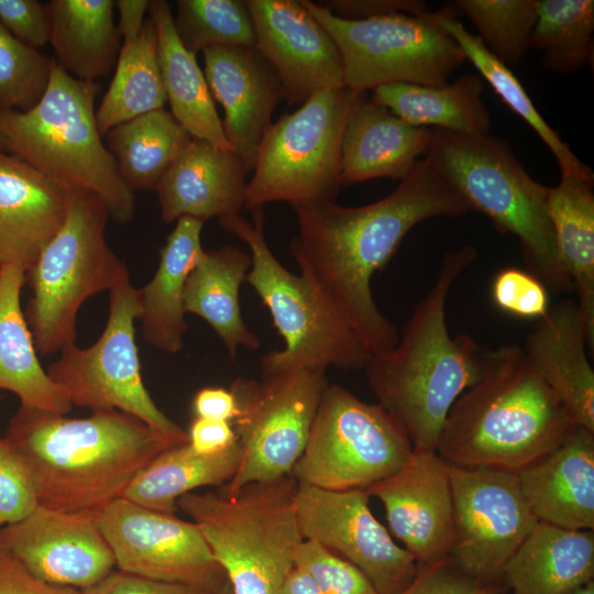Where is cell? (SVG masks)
Wrapping results in <instances>:
<instances>
[{"instance_id":"obj_42","label":"cell","mask_w":594,"mask_h":594,"mask_svg":"<svg viewBox=\"0 0 594 594\" xmlns=\"http://www.w3.org/2000/svg\"><path fill=\"white\" fill-rule=\"evenodd\" d=\"M53 63L0 23V111L26 112L35 107L48 87Z\"/></svg>"},{"instance_id":"obj_15","label":"cell","mask_w":594,"mask_h":594,"mask_svg":"<svg viewBox=\"0 0 594 594\" xmlns=\"http://www.w3.org/2000/svg\"><path fill=\"white\" fill-rule=\"evenodd\" d=\"M453 502L450 557L471 578L498 584L507 560L539 521L515 472L448 463Z\"/></svg>"},{"instance_id":"obj_48","label":"cell","mask_w":594,"mask_h":594,"mask_svg":"<svg viewBox=\"0 0 594 594\" xmlns=\"http://www.w3.org/2000/svg\"><path fill=\"white\" fill-rule=\"evenodd\" d=\"M202 586L147 579L120 570L112 571L82 594H213Z\"/></svg>"},{"instance_id":"obj_9","label":"cell","mask_w":594,"mask_h":594,"mask_svg":"<svg viewBox=\"0 0 594 594\" xmlns=\"http://www.w3.org/2000/svg\"><path fill=\"white\" fill-rule=\"evenodd\" d=\"M219 224L243 241L252 265L245 280L267 307L285 341L280 350L261 358L262 376L300 369H364L371 353L355 333L320 301L300 276L275 257L264 233L263 209L253 219L238 215L218 219Z\"/></svg>"},{"instance_id":"obj_19","label":"cell","mask_w":594,"mask_h":594,"mask_svg":"<svg viewBox=\"0 0 594 594\" xmlns=\"http://www.w3.org/2000/svg\"><path fill=\"white\" fill-rule=\"evenodd\" d=\"M255 47L276 70L290 105L344 86L343 63L326 29L301 0H244Z\"/></svg>"},{"instance_id":"obj_3","label":"cell","mask_w":594,"mask_h":594,"mask_svg":"<svg viewBox=\"0 0 594 594\" xmlns=\"http://www.w3.org/2000/svg\"><path fill=\"white\" fill-rule=\"evenodd\" d=\"M476 254L469 244L444 255L395 346L371 354L364 367L378 404L402 426L414 449L436 451L451 406L481 373L477 342L468 333L451 337L446 321L449 293Z\"/></svg>"},{"instance_id":"obj_2","label":"cell","mask_w":594,"mask_h":594,"mask_svg":"<svg viewBox=\"0 0 594 594\" xmlns=\"http://www.w3.org/2000/svg\"><path fill=\"white\" fill-rule=\"evenodd\" d=\"M6 438L26 461L38 505L98 514L163 451L188 442L120 411L69 418L20 406Z\"/></svg>"},{"instance_id":"obj_5","label":"cell","mask_w":594,"mask_h":594,"mask_svg":"<svg viewBox=\"0 0 594 594\" xmlns=\"http://www.w3.org/2000/svg\"><path fill=\"white\" fill-rule=\"evenodd\" d=\"M98 85L68 74L54 59L48 87L26 112L0 111L6 151L66 189L96 195L109 217L128 223L135 197L101 140L95 111Z\"/></svg>"},{"instance_id":"obj_58","label":"cell","mask_w":594,"mask_h":594,"mask_svg":"<svg viewBox=\"0 0 594 594\" xmlns=\"http://www.w3.org/2000/svg\"><path fill=\"white\" fill-rule=\"evenodd\" d=\"M501 594H512V593H503V592H502Z\"/></svg>"},{"instance_id":"obj_49","label":"cell","mask_w":594,"mask_h":594,"mask_svg":"<svg viewBox=\"0 0 594 594\" xmlns=\"http://www.w3.org/2000/svg\"><path fill=\"white\" fill-rule=\"evenodd\" d=\"M0 594H82V591L37 579L0 546Z\"/></svg>"},{"instance_id":"obj_33","label":"cell","mask_w":594,"mask_h":594,"mask_svg":"<svg viewBox=\"0 0 594 594\" xmlns=\"http://www.w3.org/2000/svg\"><path fill=\"white\" fill-rule=\"evenodd\" d=\"M594 176L561 175L548 212L561 263L578 293L587 346L594 348Z\"/></svg>"},{"instance_id":"obj_11","label":"cell","mask_w":594,"mask_h":594,"mask_svg":"<svg viewBox=\"0 0 594 594\" xmlns=\"http://www.w3.org/2000/svg\"><path fill=\"white\" fill-rule=\"evenodd\" d=\"M301 2L334 41L343 63L344 86L355 92L395 82L444 85L465 61L460 46L440 25L443 8L419 15L348 20L322 4Z\"/></svg>"},{"instance_id":"obj_18","label":"cell","mask_w":594,"mask_h":594,"mask_svg":"<svg viewBox=\"0 0 594 594\" xmlns=\"http://www.w3.org/2000/svg\"><path fill=\"white\" fill-rule=\"evenodd\" d=\"M0 546L37 579L89 588L116 568L114 556L91 512L38 505L24 519L0 528Z\"/></svg>"},{"instance_id":"obj_57","label":"cell","mask_w":594,"mask_h":594,"mask_svg":"<svg viewBox=\"0 0 594 594\" xmlns=\"http://www.w3.org/2000/svg\"><path fill=\"white\" fill-rule=\"evenodd\" d=\"M6 150V145H4V142L0 135V151H4Z\"/></svg>"},{"instance_id":"obj_54","label":"cell","mask_w":594,"mask_h":594,"mask_svg":"<svg viewBox=\"0 0 594 594\" xmlns=\"http://www.w3.org/2000/svg\"><path fill=\"white\" fill-rule=\"evenodd\" d=\"M278 594H322L312 579L302 570L294 566Z\"/></svg>"},{"instance_id":"obj_10","label":"cell","mask_w":594,"mask_h":594,"mask_svg":"<svg viewBox=\"0 0 594 594\" xmlns=\"http://www.w3.org/2000/svg\"><path fill=\"white\" fill-rule=\"evenodd\" d=\"M364 95L346 87L322 90L272 123L256 153L244 208L278 201L292 207L334 201L342 186L345 122Z\"/></svg>"},{"instance_id":"obj_43","label":"cell","mask_w":594,"mask_h":594,"mask_svg":"<svg viewBox=\"0 0 594 594\" xmlns=\"http://www.w3.org/2000/svg\"><path fill=\"white\" fill-rule=\"evenodd\" d=\"M294 564L312 579L322 594H377L356 566L315 541L302 540Z\"/></svg>"},{"instance_id":"obj_56","label":"cell","mask_w":594,"mask_h":594,"mask_svg":"<svg viewBox=\"0 0 594 594\" xmlns=\"http://www.w3.org/2000/svg\"><path fill=\"white\" fill-rule=\"evenodd\" d=\"M571 594H594V582L593 581L590 582L585 586L576 590L575 592H573Z\"/></svg>"},{"instance_id":"obj_27","label":"cell","mask_w":594,"mask_h":594,"mask_svg":"<svg viewBox=\"0 0 594 594\" xmlns=\"http://www.w3.org/2000/svg\"><path fill=\"white\" fill-rule=\"evenodd\" d=\"M594 532L538 521L503 569L512 594H571L593 581Z\"/></svg>"},{"instance_id":"obj_8","label":"cell","mask_w":594,"mask_h":594,"mask_svg":"<svg viewBox=\"0 0 594 594\" xmlns=\"http://www.w3.org/2000/svg\"><path fill=\"white\" fill-rule=\"evenodd\" d=\"M107 208L94 194L68 189L62 228L25 272L32 295L25 318L42 355L76 343L84 302L110 290L128 270L106 240Z\"/></svg>"},{"instance_id":"obj_36","label":"cell","mask_w":594,"mask_h":594,"mask_svg":"<svg viewBox=\"0 0 594 594\" xmlns=\"http://www.w3.org/2000/svg\"><path fill=\"white\" fill-rule=\"evenodd\" d=\"M106 139L120 176L133 191L154 189L193 138L163 108L112 128Z\"/></svg>"},{"instance_id":"obj_53","label":"cell","mask_w":594,"mask_h":594,"mask_svg":"<svg viewBox=\"0 0 594 594\" xmlns=\"http://www.w3.org/2000/svg\"><path fill=\"white\" fill-rule=\"evenodd\" d=\"M148 0H119L116 7L119 11L118 30L123 42L135 38L145 22L148 12Z\"/></svg>"},{"instance_id":"obj_30","label":"cell","mask_w":594,"mask_h":594,"mask_svg":"<svg viewBox=\"0 0 594 594\" xmlns=\"http://www.w3.org/2000/svg\"><path fill=\"white\" fill-rule=\"evenodd\" d=\"M148 14L157 33L158 63L172 116L191 138L234 152L196 55L177 36L168 2L150 1Z\"/></svg>"},{"instance_id":"obj_31","label":"cell","mask_w":594,"mask_h":594,"mask_svg":"<svg viewBox=\"0 0 594 594\" xmlns=\"http://www.w3.org/2000/svg\"><path fill=\"white\" fill-rule=\"evenodd\" d=\"M251 265L250 252L234 245L204 250L185 286V312L210 324L230 359L240 346L253 351L260 346L258 337L242 318L239 302L240 286Z\"/></svg>"},{"instance_id":"obj_51","label":"cell","mask_w":594,"mask_h":594,"mask_svg":"<svg viewBox=\"0 0 594 594\" xmlns=\"http://www.w3.org/2000/svg\"><path fill=\"white\" fill-rule=\"evenodd\" d=\"M188 444L200 454H215L228 450L238 442L229 421L194 418L187 431Z\"/></svg>"},{"instance_id":"obj_20","label":"cell","mask_w":594,"mask_h":594,"mask_svg":"<svg viewBox=\"0 0 594 594\" xmlns=\"http://www.w3.org/2000/svg\"><path fill=\"white\" fill-rule=\"evenodd\" d=\"M365 491L382 503L392 534L418 565L450 554L451 482L448 463L435 450L414 449L402 468Z\"/></svg>"},{"instance_id":"obj_55","label":"cell","mask_w":594,"mask_h":594,"mask_svg":"<svg viewBox=\"0 0 594 594\" xmlns=\"http://www.w3.org/2000/svg\"><path fill=\"white\" fill-rule=\"evenodd\" d=\"M213 594H233L232 588L228 580H226L221 585H219Z\"/></svg>"},{"instance_id":"obj_37","label":"cell","mask_w":594,"mask_h":594,"mask_svg":"<svg viewBox=\"0 0 594 594\" xmlns=\"http://www.w3.org/2000/svg\"><path fill=\"white\" fill-rule=\"evenodd\" d=\"M167 101L157 53V33L150 16L140 34L122 43L111 84L96 111L101 135Z\"/></svg>"},{"instance_id":"obj_24","label":"cell","mask_w":594,"mask_h":594,"mask_svg":"<svg viewBox=\"0 0 594 594\" xmlns=\"http://www.w3.org/2000/svg\"><path fill=\"white\" fill-rule=\"evenodd\" d=\"M68 189L0 151V265L26 270L62 228Z\"/></svg>"},{"instance_id":"obj_35","label":"cell","mask_w":594,"mask_h":594,"mask_svg":"<svg viewBox=\"0 0 594 594\" xmlns=\"http://www.w3.org/2000/svg\"><path fill=\"white\" fill-rule=\"evenodd\" d=\"M241 459L237 442L226 451L200 454L188 442L158 454L130 484L123 494L148 509L175 514L177 501L202 486H222L235 474Z\"/></svg>"},{"instance_id":"obj_14","label":"cell","mask_w":594,"mask_h":594,"mask_svg":"<svg viewBox=\"0 0 594 594\" xmlns=\"http://www.w3.org/2000/svg\"><path fill=\"white\" fill-rule=\"evenodd\" d=\"M326 370L300 369L231 383L239 415L231 422L241 450L233 477L221 490L290 475L301 457L321 396Z\"/></svg>"},{"instance_id":"obj_28","label":"cell","mask_w":594,"mask_h":594,"mask_svg":"<svg viewBox=\"0 0 594 594\" xmlns=\"http://www.w3.org/2000/svg\"><path fill=\"white\" fill-rule=\"evenodd\" d=\"M202 220L182 217L160 251V263L151 280L140 288L143 339L152 346L177 353L188 329L184 292L187 278L197 265L201 245Z\"/></svg>"},{"instance_id":"obj_47","label":"cell","mask_w":594,"mask_h":594,"mask_svg":"<svg viewBox=\"0 0 594 594\" xmlns=\"http://www.w3.org/2000/svg\"><path fill=\"white\" fill-rule=\"evenodd\" d=\"M0 23L18 40L38 50L50 42L46 3L37 0H0Z\"/></svg>"},{"instance_id":"obj_29","label":"cell","mask_w":594,"mask_h":594,"mask_svg":"<svg viewBox=\"0 0 594 594\" xmlns=\"http://www.w3.org/2000/svg\"><path fill=\"white\" fill-rule=\"evenodd\" d=\"M24 284L23 268L0 265V389L16 395L23 407L67 415L73 406L41 365L21 308Z\"/></svg>"},{"instance_id":"obj_50","label":"cell","mask_w":594,"mask_h":594,"mask_svg":"<svg viewBox=\"0 0 594 594\" xmlns=\"http://www.w3.org/2000/svg\"><path fill=\"white\" fill-rule=\"evenodd\" d=\"M334 15L348 20L403 13L419 15L427 12L426 3L417 0H334L323 2Z\"/></svg>"},{"instance_id":"obj_41","label":"cell","mask_w":594,"mask_h":594,"mask_svg":"<svg viewBox=\"0 0 594 594\" xmlns=\"http://www.w3.org/2000/svg\"><path fill=\"white\" fill-rule=\"evenodd\" d=\"M539 0H459L457 8L477 31L484 46L506 66L531 48Z\"/></svg>"},{"instance_id":"obj_44","label":"cell","mask_w":594,"mask_h":594,"mask_svg":"<svg viewBox=\"0 0 594 594\" xmlns=\"http://www.w3.org/2000/svg\"><path fill=\"white\" fill-rule=\"evenodd\" d=\"M37 506L26 461L6 437L0 438V528L24 519Z\"/></svg>"},{"instance_id":"obj_7","label":"cell","mask_w":594,"mask_h":594,"mask_svg":"<svg viewBox=\"0 0 594 594\" xmlns=\"http://www.w3.org/2000/svg\"><path fill=\"white\" fill-rule=\"evenodd\" d=\"M290 475L229 494L190 492L177 501L196 524L233 594H278L294 569L300 534Z\"/></svg>"},{"instance_id":"obj_25","label":"cell","mask_w":594,"mask_h":594,"mask_svg":"<svg viewBox=\"0 0 594 594\" xmlns=\"http://www.w3.org/2000/svg\"><path fill=\"white\" fill-rule=\"evenodd\" d=\"M586 346V329L578 304L563 300L540 318L522 350L574 424L594 432V372Z\"/></svg>"},{"instance_id":"obj_40","label":"cell","mask_w":594,"mask_h":594,"mask_svg":"<svg viewBox=\"0 0 594 594\" xmlns=\"http://www.w3.org/2000/svg\"><path fill=\"white\" fill-rule=\"evenodd\" d=\"M174 26L184 47L197 55L215 46H255L249 10L241 0H178Z\"/></svg>"},{"instance_id":"obj_26","label":"cell","mask_w":594,"mask_h":594,"mask_svg":"<svg viewBox=\"0 0 594 594\" xmlns=\"http://www.w3.org/2000/svg\"><path fill=\"white\" fill-rule=\"evenodd\" d=\"M431 132L407 123L364 95L351 109L343 131L342 186L380 177L403 180L426 154Z\"/></svg>"},{"instance_id":"obj_1","label":"cell","mask_w":594,"mask_h":594,"mask_svg":"<svg viewBox=\"0 0 594 594\" xmlns=\"http://www.w3.org/2000/svg\"><path fill=\"white\" fill-rule=\"evenodd\" d=\"M293 209L298 232L289 250L300 276L371 354L392 349L399 339L396 326L373 299V275L419 222L470 211L461 194L426 157L375 202L344 207L326 201Z\"/></svg>"},{"instance_id":"obj_39","label":"cell","mask_w":594,"mask_h":594,"mask_svg":"<svg viewBox=\"0 0 594 594\" xmlns=\"http://www.w3.org/2000/svg\"><path fill=\"white\" fill-rule=\"evenodd\" d=\"M594 1L541 0L531 48L542 53L543 67L575 73L593 59Z\"/></svg>"},{"instance_id":"obj_6","label":"cell","mask_w":594,"mask_h":594,"mask_svg":"<svg viewBox=\"0 0 594 594\" xmlns=\"http://www.w3.org/2000/svg\"><path fill=\"white\" fill-rule=\"evenodd\" d=\"M470 207L519 240L528 272L547 288L570 290L548 212L549 187L536 182L510 147L490 133L432 129L426 152Z\"/></svg>"},{"instance_id":"obj_22","label":"cell","mask_w":594,"mask_h":594,"mask_svg":"<svg viewBox=\"0 0 594 594\" xmlns=\"http://www.w3.org/2000/svg\"><path fill=\"white\" fill-rule=\"evenodd\" d=\"M515 474L539 521L594 529V432L574 426L556 447Z\"/></svg>"},{"instance_id":"obj_17","label":"cell","mask_w":594,"mask_h":594,"mask_svg":"<svg viewBox=\"0 0 594 594\" xmlns=\"http://www.w3.org/2000/svg\"><path fill=\"white\" fill-rule=\"evenodd\" d=\"M97 519L120 571L210 590L227 580L193 521L123 497L100 510Z\"/></svg>"},{"instance_id":"obj_52","label":"cell","mask_w":594,"mask_h":594,"mask_svg":"<svg viewBox=\"0 0 594 594\" xmlns=\"http://www.w3.org/2000/svg\"><path fill=\"white\" fill-rule=\"evenodd\" d=\"M195 418L222 420L232 422L239 415V406L234 394L223 387H204L199 389L191 403Z\"/></svg>"},{"instance_id":"obj_4","label":"cell","mask_w":594,"mask_h":594,"mask_svg":"<svg viewBox=\"0 0 594 594\" xmlns=\"http://www.w3.org/2000/svg\"><path fill=\"white\" fill-rule=\"evenodd\" d=\"M576 426L518 345L483 352L479 378L451 406L436 452L447 463L517 472Z\"/></svg>"},{"instance_id":"obj_23","label":"cell","mask_w":594,"mask_h":594,"mask_svg":"<svg viewBox=\"0 0 594 594\" xmlns=\"http://www.w3.org/2000/svg\"><path fill=\"white\" fill-rule=\"evenodd\" d=\"M248 169L232 151L193 138L155 186L162 220L202 221L244 208Z\"/></svg>"},{"instance_id":"obj_16","label":"cell","mask_w":594,"mask_h":594,"mask_svg":"<svg viewBox=\"0 0 594 594\" xmlns=\"http://www.w3.org/2000/svg\"><path fill=\"white\" fill-rule=\"evenodd\" d=\"M365 490L330 491L298 483L295 510L304 540L315 541L356 566L377 594H398L418 563L375 518Z\"/></svg>"},{"instance_id":"obj_12","label":"cell","mask_w":594,"mask_h":594,"mask_svg":"<svg viewBox=\"0 0 594 594\" xmlns=\"http://www.w3.org/2000/svg\"><path fill=\"white\" fill-rule=\"evenodd\" d=\"M413 450L402 426L378 403L328 384L292 476L330 491L366 490L402 468Z\"/></svg>"},{"instance_id":"obj_13","label":"cell","mask_w":594,"mask_h":594,"mask_svg":"<svg viewBox=\"0 0 594 594\" xmlns=\"http://www.w3.org/2000/svg\"><path fill=\"white\" fill-rule=\"evenodd\" d=\"M140 315V288L127 270L109 290L107 323L98 340L85 349L76 343L63 349L47 375L72 406L92 413L120 410L166 433L188 437L144 385L134 327Z\"/></svg>"},{"instance_id":"obj_45","label":"cell","mask_w":594,"mask_h":594,"mask_svg":"<svg viewBox=\"0 0 594 594\" xmlns=\"http://www.w3.org/2000/svg\"><path fill=\"white\" fill-rule=\"evenodd\" d=\"M548 288L534 274L517 267L496 273L491 295L502 311L519 318H542L549 310Z\"/></svg>"},{"instance_id":"obj_46","label":"cell","mask_w":594,"mask_h":594,"mask_svg":"<svg viewBox=\"0 0 594 594\" xmlns=\"http://www.w3.org/2000/svg\"><path fill=\"white\" fill-rule=\"evenodd\" d=\"M499 584L477 581L464 573L448 556L419 565L414 579L398 594H501Z\"/></svg>"},{"instance_id":"obj_34","label":"cell","mask_w":594,"mask_h":594,"mask_svg":"<svg viewBox=\"0 0 594 594\" xmlns=\"http://www.w3.org/2000/svg\"><path fill=\"white\" fill-rule=\"evenodd\" d=\"M483 80L465 74L453 82H406L373 89L371 99L409 124L459 133H488L492 119L482 100Z\"/></svg>"},{"instance_id":"obj_21","label":"cell","mask_w":594,"mask_h":594,"mask_svg":"<svg viewBox=\"0 0 594 594\" xmlns=\"http://www.w3.org/2000/svg\"><path fill=\"white\" fill-rule=\"evenodd\" d=\"M202 55L211 96L223 108L224 135L250 172L273 112L284 98L283 84L255 46H215Z\"/></svg>"},{"instance_id":"obj_32","label":"cell","mask_w":594,"mask_h":594,"mask_svg":"<svg viewBox=\"0 0 594 594\" xmlns=\"http://www.w3.org/2000/svg\"><path fill=\"white\" fill-rule=\"evenodd\" d=\"M50 44L68 74L96 82L117 64L121 34L113 21L116 1L52 0L46 3Z\"/></svg>"},{"instance_id":"obj_38","label":"cell","mask_w":594,"mask_h":594,"mask_svg":"<svg viewBox=\"0 0 594 594\" xmlns=\"http://www.w3.org/2000/svg\"><path fill=\"white\" fill-rule=\"evenodd\" d=\"M440 25L457 42L465 59L474 65L502 101L525 120L549 147L561 175L594 176L592 169L573 154L568 143L546 122L510 68L496 58L477 35L466 31L457 19L454 9L443 8Z\"/></svg>"}]
</instances>
